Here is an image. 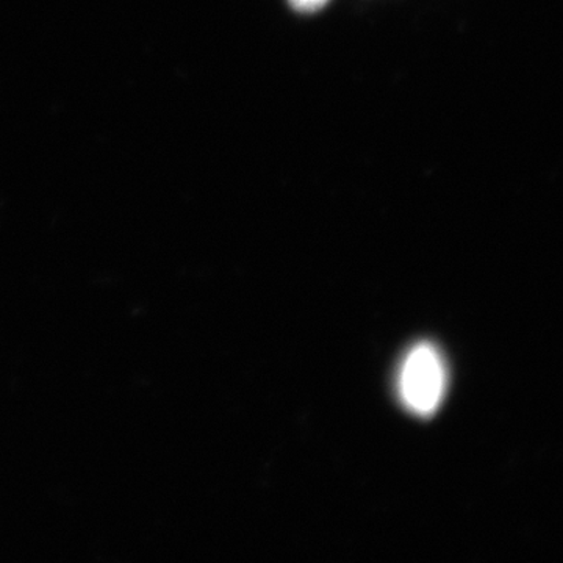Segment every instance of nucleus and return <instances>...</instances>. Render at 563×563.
<instances>
[{"label": "nucleus", "mask_w": 563, "mask_h": 563, "mask_svg": "<svg viewBox=\"0 0 563 563\" xmlns=\"http://www.w3.org/2000/svg\"><path fill=\"white\" fill-rule=\"evenodd\" d=\"M448 390L446 362L431 343L407 352L398 376L402 406L417 417H431L442 406Z\"/></svg>", "instance_id": "nucleus-1"}, {"label": "nucleus", "mask_w": 563, "mask_h": 563, "mask_svg": "<svg viewBox=\"0 0 563 563\" xmlns=\"http://www.w3.org/2000/svg\"><path fill=\"white\" fill-rule=\"evenodd\" d=\"M291 5L299 11H317L325 5L328 0H290Z\"/></svg>", "instance_id": "nucleus-2"}]
</instances>
